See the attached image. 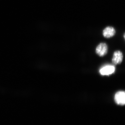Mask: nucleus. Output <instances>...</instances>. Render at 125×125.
<instances>
[{"label": "nucleus", "mask_w": 125, "mask_h": 125, "mask_svg": "<svg viewBox=\"0 0 125 125\" xmlns=\"http://www.w3.org/2000/svg\"><path fill=\"white\" fill-rule=\"evenodd\" d=\"M116 33L115 29L111 26L106 27L103 31V35L106 38H110L115 36Z\"/></svg>", "instance_id": "nucleus-5"}, {"label": "nucleus", "mask_w": 125, "mask_h": 125, "mask_svg": "<svg viewBox=\"0 0 125 125\" xmlns=\"http://www.w3.org/2000/svg\"><path fill=\"white\" fill-rule=\"evenodd\" d=\"M114 101L118 105L123 106L125 104V93L124 91L116 92L114 95Z\"/></svg>", "instance_id": "nucleus-3"}, {"label": "nucleus", "mask_w": 125, "mask_h": 125, "mask_svg": "<svg viewBox=\"0 0 125 125\" xmlns=\"http://www.w3.org/2000/svg\"><path fill=\"white\" fill-rule=\"evenodd\" d=\"M123 58V54L120 51H116L113 53L112 62L114 65L120 64L122 62Z\"/></svg>", "instance_id": "nucleus-4"}, {"label": "nucleus", "mask_w": 125, "mask_h": 125, "mask_svg": "<svg viewBox=\"0 0 125 125\" xmlns=\"http://www.w3.org/2000/svg\"><path fill=\"white\" fill-rule=\"evenodd\" d=\"M115 67L112 65H107L103 66L99 70V73L102 75H109L115 72Z\"/></svg>", "instance_id": "nucleus-2"}, {"label": "nucleus", "mask_w": 125, "mask_h": 125, "mask_svg": "<svg viewBox=\"0 0 125 125\" xmlns=\"http://www.w3.org/2000/svg\"><path fill=\"white\" fill-rule=\"evenodd\" d=\"M108 51L107 44L104 42H101L98 44L96 48V52L99 56L103 57L106 55Z\"/></svg>", "instance_id": "nucleus-1"}]
</instances>
